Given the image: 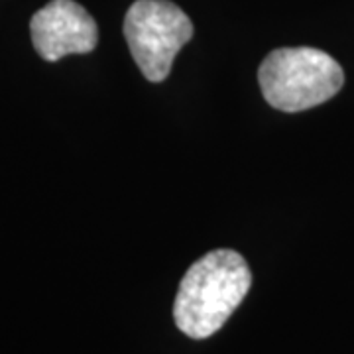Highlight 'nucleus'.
<instances>
[{
	"label": "nucleus",
	"instance_id": "2",
	"mask_svg": "<svg viewBox=\"0 0 354 354\" xmlns=\"http://www.w3.org/2000/svg\"><path fill=\"white\" fill-rule=\"evenodd\" d=\"M266 102L283 113H299L333 99L344 83L342 67L315 48L270 51L258 69Z\"/></svg>",
	"mask_w": 354,
	"mask_h": 354
},
{
	"label": "nucleus",
	"instance_id": "1",
	"mask_svg": "<svg viewBox=\"0 0 354 354\" xmlns=\"http://www.w3.org/2000/svg\"><path fill=\"white\" fill-rule=\"evenodd\" d=\"M252 274L241 254L228 248L199 258L179 283L174 319L191 339H209L223 329L250 291Z\"/></svg>",
	"mask_w": 354,
	"mask_h": 354
},
{
	"label": "nucleus",
	"instance_id": "4",
	"mask_svg": "<svg viewBox=\"0 0 354 354\" xmlns=\"http://www.w3.org/2000/svg\"><path fill=\"white\" fill-rule=\"evenodd\" d=\"M34 48L46 62H57L71 53L97 48L99 30L93 16L73 0H51L32 16Z\"/></svg>",
	"mask_w": 354,
	"mask_h": 354
},
{
	"label": "nucleus",
	"instance_id": "3",
	"mask_svg": "<svg viewBox=\"0 0 354 354\" xmlns=\"http://www.w3.org/2000/svg\"><path fill=\"white\" fill-rule=\"evenodd\" d=\"M124 38L142 75L162 83L179 50L193 38V24L169 0H136L124 18Z\"/></svg>",
	"mask_w": 354,
	"mask_h": 354
}]
</instances>
